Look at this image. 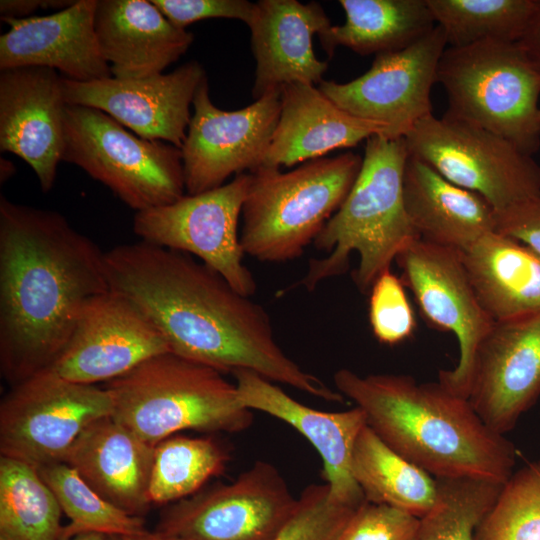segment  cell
Returning a JSON list of instances; mask_svg holds the SVG:
<instances>
[{"label":"cell","instance_id":"obj_25","mask_svg":"<svg viewBox=\"0 0 540 540\" xmlns=\"http://www.w3.org/2000/svg\"><path fill=\"white\" fill-rule=\"evenodd\" d=\"M154 449L107 416L79 435L63 462L107 501L141 517L151 505L148 489Z\"/></svg>","mask_w":540,"mask_h":540},{"label":"cell","instance_id":"obj_47","mask_svg":"<svg viewBox=\"0 0 540 540\" xmlns=\"http://www.w3.org/2000/svg\"><path fill=\"white\" fill-rule=\"evenodd\" d=\"M0 540H3V539H0Z\"/></svg>","mask_w":540,"mask_h":540},{"label":"cell","instance_id":"obj_40","mask_svg":"<svg viewBox=\"0 0 540 540\" xmlns=\"http://www.w3.org/2000/svg\"><path fill=\"white\" fill-rule=\"evenodd\" d=\"M496 231L522 242L540 255V195L496 213Z\"/></svg>","mask_w":540,"mask_h":540},{"label":"cell","instance_id":"obj_10","mask_svg":"<svg viewBox=\"0 0 540 540\" xmlns=\"http://www.w3.org/2000/svg\"><path fill=\"white\" fill-rule=\"evenodd\" d=\"M106 388L69 381L47 368L13 385L0 405L1 456L34 468L63 462L79 435L113 415Z\"/></svg>","mask_w":540,"mask_h":540},{"label":"cell","instance_id":"obj_3","mask_svg":"<svg viewBox=\"0 0 540 540\" xmlns=\"http://www.w3.org/2000/svg\"><path fill=\"white\" fill-rule=\"evenodd\" d=\"M333 380L383 442L434 478L504 484L513 474L514 444L489 428L468 398L439 380L418 382L394 373L362 376L347 368L336 371Z\"/></svg>","mask_w":540,"mask_h":540},{"label":"cell","instance_id":"obj_38","mask_svg":"<svg viewBox=\"0 0 540 540\" xmlns=\"http://www.w3.org/2000/svg\"><path fill=\"white\" fill-rule=\"evenodd\" d=\"M420 517L394 506L364 501L341 540H419Z\"/></svg>","mask_w":540,"mask_h":540},{"label":"cell","instance_id":"obj_7","mask_svg":"<svg viewBox=\"0 0 540 540\" xmlns=\"http://www.w3.org/2000/svg\"><path fill=\"white\" fill-rule=\"evenodd\" d=\"M437 82L446 114L486 129L533 156L540 148V74L519 42L447 47Z\"/></svg>","mask_w":540,"mask_h":540},{"label":"cell","instance_id":"obj_41","mask_svg":"<svg viewBox=\"0 0 540 540\" xmlns=\"http://www.w3.org/2000/svg\"><path fill=\"white\" fill-rule=\"evenodd\" d=\"M74 1L62 0H1L0 16L4 19H22L34 16L39 8L64 9Z\"/></svg>","mask_w":540,"mask_h":540},{"label":"cell","instance_id":"obj_11","mask_svg":"<svg viewBox=\"0 0 540 540\" xmlns=\"http://www.w3.org/2000/svg\"><path fill=\"white\" fill-rule=\"evenodd\" d=\"M250 184L251 174L242 173L215 189L135 212L133 232L142 241L196 257L239 293L251 297L257 284L243 264L238 235L239 216Z\"/></svg>","mask_w":540,"mask_h":540},{"label":"cell","instance_id":"obj_15","mask_svg":"<svg viewBox=\"0 0 540 540\" xmlns=\"http://www.w3.org/2000/svg\"><path fill=\"white\" fill-rule=\"evenodd\" d=\"M447 47L436 25L412 45L376 55L369 70L356 79L323 80L319 89L344 111L387 127L389 138L405 137L432 114L431 91Z\"/></svg>","mask_w":540,"mask_h":540},{"label":"cell","instance_id":"obj_36","mask_svg":"<svg viewBox=\"0 0 540 540\" xmlns=\"http://www.w3.org/2000/svg\"><path fill=\"white\" fill-rule=\"evenodd\" d=\"M356 509L333 499L326 483L309 485L298 497L289 522L272 540H341Z\"/></svg>","mask_w":540,"mask_h":540},{"label":"cell","instance_id":"obj_18","mask_svg":"<svg viewBox=\"0 0 540 540\" xmlns=\"http://www.w3.org/2000/svg\"><path fill=\"white\" fill-rule=\"evenodd\" d=\"M540 396V311L493 322L473 364L468 400L505 435Z\"/></svg>","mask_w":540,"mask_h":540},{"label":"cell","instance_id":"obj_46","mask_svg":"<svg viewBox=\"0 0 540 540\" xmlns=\"http://www.w3.org/2000/svg\"><path fill=\"white\" fill-rule=\"evenodd\" d=\"M539 121H540V112H539Z\"/></svg>","mask_w":540,"mask_h":540},{"label":"cell","instance_id":"obj_23","mask_svg":"<svg viewBox=\"0 0 540 540\" xmlns=\"http://www.w3.org/2000/svg\"><path fill=\"white\" fill-rule=\"evenodd\" d=\"M95 31L111 75L120 79L162 74L194 40L151 0H97Z\"/></svg>","mask_w":540,"mask_h":540},{"label":"cell","instance_id":"obj_44","mask_svg":"<svg viewBox=\"0 0 540 540\" xmlns=\"http://www.w3.org/2000/svg\"><path fill=\"white\" fill-rule=\"evenodd\" d=\"M0 179L1 182L7 181L15 173L14 165L11 161L1 157L0 160Z\"/></svg>","mask_w":540,"mask_h":540},{"label":"cell","instance_id":"obj_8","mask_svg":"<svg viewBox=\"0 0 540 540\" xmlns=\"http://www.w3.org/2000/svg\"><path fill=\"white\" fill-rule=\"evenodd\" d=\"M63 161L80 167L135 212L184 196L180 148L141 138L92 107L67 106Z\"/></svg>","mask_w":540,"mask_h":540},{"label":"cell","instance_id":"obj_22","mask_svg":"<svg viewBox=\"0 0 540 540\" xmlns=\"http://www.w3.org/2000/svg\"><path fill=\"white\" fill-rule=\"evenodd\" d=\"M330 26L325 10L315 1L256 2L248 26L256 60L252 97L257 100L291 83L320 84L328 63L315 56L312 39Z\"/></svg>","mask_w":540,"mask_h":540},{"label":"cell","instance_id":"obj_1","mask_svg":"<svg viewBox=\"0 0 540 540\" xmlns=\"http://www.w3.org/2000/svg\"><path fill=\"white\" fill-rule=\"evenodd\" d=\"M109 289L133 303L170 352L222 373L252 371L328 402L345 397L279 346L270 316L196 257L142 240L105 251Z\"/></svg>","mask_w":540,"mask_h":540},{"label":"cell","instance_id":"obj_21","mask_svg":"<svg viewBox=\"0 0 540 540\" xmlns=\"http://www.w3.org/2000/svg\"><path fill=\"white\" fill-rule=\"evenodd\" d=\"M96 6L76 0L49 15L2 20L9 29L0 36V70L46 67L78 82L112 76L96 36Z\"/></svg>","mask_w":540,"mask_h":540},{"label":"cell","instance_id":"obj_29","mask_svg":"<svg viewBox=\"0 0 540 540\" xmlns=\"http://www.w3.org/2000/svg\"><path fill=\"white\" fill-rule=\"evenodd\" d=\"M352 474L368 502L422 517L436 501V478L390 448L367 424L354 446Z\"/></svg>","mask_w":540,"mask_h":540},{"label":"cell","instance_id":"obj_31","mask_svg":"<svg viewBox=\"0 0 540 540\" xmlns=\"http://www.w3.org/2000/svg\"><path fill=\"white\" fill-rule=\"evenodd\" d=\"M228 452L213 438L170 436L157 445L148 495L151 504L177 502L223 472Z\"/></svg>","mask_w":540,"mask_h":540},{"label":"cell","instance_id":"obj_37","mask_svg":"<svg viewBox=\"0 0 540 540\" xmlns=\"http://www.w3.org/2000/svg\"><path fill=\"white\" fill-rule=\"evenodd\" d=\"M369 293V323L375 338L386 345L410 338L416 319L401 277L387 270L375 280Z\"/></svg>","mask_w":540,"mask_h":540},{"label":"cell","instance_id":"obj_32","mask_svg":"<svg viewBox=\"0 0 540 540\" xmlns=\"http://www.w3.org/2000/svg\"><path fill=\"white\" fill-rule=\"evenodd\" d=\"M448 47L482 41L519 42L535 0H426Z\"/></svg>","mask_w":540,"mask_h":540},{"label":"cell","instance_id":"obj_17","mask_svg":"<svg viewBox=\"0 0 540 540\" xmlns=\"http://www.w3.org/2000/svg\"><path fill=\"white\" fill-rule=\"evenodd\" d=\"M205 77L204 68L193 60L172 72L141 79L110 76L78 82L63 78V88L68 105L101 110L141 138L181 149L190 108Z\"/></svg>","mask_w":540,"mask_h":540},{"label":"cell","instance_id":"obj_24","mask_svg":"<svg viewBox=\"0 0 540 540\" xmlns=\"http://www.w3.org/2000/svg\"><path fill=\"white\" fill-rule=\"evenodd\" d=\"M374 135L388 137L384 125L344 111L315 85L281 88V111L262 166L280 168L356 146Z\"/></svg>","mask_w":540,"mask_h":540},{"label":"cell","instance_id":"obj_34","mask_svg":"<svg viewBox=\"0 0 540 540\" xmlns=\"http://www.w3.org/2000/svg\"><path fill=\"white\" fill-rule=\"evenodd\" d=\"M437 480L433 507L422 517L419 540H476L477 527L503 484L474 478Z\"/></svg>","mask_w":540,"mask_h":540},{"label":"cell","instance_id":"obj_4","mask_svg":"<svg viewBox=\"0 0 540 540\" xmlns=\"http://www.w3.org/2000/svg\"><path fill=\"white\" fill-rule=\"evenodd\" d=\"M408 157L404 137L374 135L366 140L362 165L350 192L313 242L327 255L309 263L300 282L307 290L344 274L351 254L356 252L359 264L353 279L361 292L368 293L375 280L390 270L397 255L419 238L404 204Z\"/></svg>","mask_w":540,"mask_h":540},{"label":"cell","instance_id":"obj_45","mask_svg":"<svg viewBox=\"0 0 540 540\" xmlns=\"http://www.w3.org/2000/svg\"><path fill=\"white\" fill-rule=\"evenodd\" d=\"M106 538H107L106 535H103L100 533L89 532V533L78 534L74 536L73 538H71L70 540H106Z\"/></svg>","mask_w":540,"mask_h":540},{"label":"cell","instance_id":"obj_26","mask_svg":"<svg viewBox=\"0 0 540 540\" xmlns=\"http://www.w3.org/2000/svg\"><path fill=\"white\" fill-rule=\"evenodd\" d=\"M403 194L410 223L424 241L462 252L496 230V212L483 197L410 154Z\"/></svg>","mask_w":540,"mask_h":540},{"label":"cell","instance_id":"obj_19","mask_svg":"<svg viewBox=\"0 0 540 540\" xmlns=\"http://www.w3.org/2000/svg\"><path fill=\"white\" fill-rule=\"evenodd\" d=\"M0 71V150L26 162L48 192L65 151L63 77L37 66Z\"/></svg>","mask_w":540,"mask_h":540},{"label":"cell","instance_id":"obj_28","mask_svg":"<svg viewBox=\"0 0 540 540\" xmlns=\"http://www.w3.org/2000/svg\"><path fill=\"white\" fill-rule=\"evenodd\" d=\"M346 20L318 34L332 56L344 46L360 55L404 49L434 29L436 22L426 0H340Z\"/></svg>","mask_w":540,"mask_h":540},{"label":"cell","instance_id":"obj_16","mask_svg":"<svg viewBox=\"0 0 540 540\" xmlns=\"http://www.w3.org/2000/svg\"><path fill=\"white\" fill-rule=\"evenodd\" d=\"M166 352L169 346L154 324L128 299L108 290L86 302L50 368L69 381L95 385Z\"/></svg>","mask_w":540,"mask_h":540},{"label":"cell","instance_id":"obj_43","mask_svg":"<svg viewBox=\"0 0 540 540\" xmlns=\"http://www.w3.org/2000/svg\"><path fill=\"white\" fill-rule=\"evenodd\" d=\"M106 540H179L159 529L148 531L147 529L137 534L110 535Z\"/></svg>","mask_w":540,"mask_h":540},{"label":"cell","instance_id":"obj_33","mask_svg":"<svg viewBox=\"0 0 540 540\" xmlns=\"http://www.w3.org/2000/svg\"><path fill=\"white\" fill-rule=\"evenodd\" d=\"M37 471L70 519L62 528L60 540H70L89 532L110 536L146 530L142 517L129 514L100 496L68 464L55 462L43 465Z\"/></svg>","mask_w":540,"mask_h":540},{"label":"cell","instance_id":"obj_14","mask_svg":"<svg viewBox=\"0 0 540 540\" xmlns=\"http://www.w3.org/2000/svg\"><path fill=\"white\" fill-rule=\"evenodd\" d=\"M181 148L185 189L190 195L225 184L232 174L262 166L281 111V90L252 104L225 111L211 101L208 80L200 83Z\"/></svg>","mask_w":540,"mask_h":540},{"label":"cell","instance_id":"obj_30","mask_svg":"<svg viewBox=\"0 0 540 540\" xmlns=\"http://www.w3.org/2000/svg\"><path fill=\"white\" fill-rule=\"evenodd\" d=\"M62 513L36 468L0 456V539L60 540Z\"/></svg>","mask_w":540,"mask_h":540},{"label":"cell","instance_id":"obj_12","mask_svg":"<svg viewBox=\"0 0 540 540\" xmlns=\"http://www.w3.org/2000/svg\"><path fill=\"white\" fill-rule=\"evenodd\" d=\"M297 505L277 468L257 461L230 483L175 502L157 529L179 540H272Z\"/></svg>","mask_w":540,"mask_h":540},{"label":"cell","instance_id":"obj_27","mask_svg":"<svg viewBox=\"0 0 540 540\" xmlns=\"http://www.w3.org/2000/svg\"><path fill=\"white\" fill-rule=\"evenodd\" d=\"M478 300L494 321L540 311V255L492 231L461 252Z\"/></svg>","mask_w":540,"mask_h":540},{"label":"cell","instance_id":"obj_42","mask_svg":"<svg viewBox=\"0 0 540 540\" xmlns=\"http://www.w3.org/2000/svg\"><path fill=\"white\" fill-rule=\"evenodd\" d=\"M519 43L540 74V0H535L533 13Z\"/></svg>","mask_w":540,"mask_h":540},{"label":"cell","instance_id":"obj_5","mask_svg":"<svg viewBox=\"0 0 540 540\" xmlns=\"http://www.w3.org/2000/svg\"><path fill=\"white\" fill-rule=\"evenodd\" d=\"M104 388L112 417L152 446L179 431L237 433L253 422L224 373L173 352L145 360Z\"/></svg>","mask_w":540,"mask_h":540},{"label":"cell","instance_id":"obj_20","mask_svg":"<svg viewBox=\"0 0 540 540\" xmlns=\"http://www.w3.org/2000/svg\"><path fill=\"white\" fill-rule=\"evenodd\" d=\"M232 375L240 403L284 421L304 436L322 459L330 496L358 508L365 498L352 474V457L358 435L367 424L363 410L358 406L340 412L317 410L252 371L237 370Z\"/></svg>","mask_w":540,"mask_h":540},{"label":"cell","instance_id":"obj_35","mask_svg":"<svg viewBox=\"0 0 540 540\" xmlns=\"http://www.w3.org/2000/svg\"><path fill=\"white\" fill-rule=\"evenodd\" d=\"M476 540H540V460L510 476L477 527Z\"/></svg>","mask_w":540,"mask_h":540},{"label":"cell","instance_id":"obj_6","mask_svg":"<svg viewBox=\"0 0 540 540\" xmlns=\"http://www.w3.org/2000/svg\"><path fill=\"white\" fill-rule=\"evenodd\" d=\"M361 165L360 155L346 152L289 172L265 166L251 172L242 208L244 254L270 263L300 257L343 204Z\"/></svg>","mask_w":540,"mask_h":540},{"label":"cell","instance_id":"obj_13","mask_svg":"<svg viewBox=\"0 0 540 540\" xmlns=\"http://www.w3.org/2000/svg\"><path fill=\"white\" fill-rule=\"evenodd\" d=\"M395 262L426 322L456 337L458 363L451 370H441L438 380L468 398L477 349L494 321L478 300L461 252L418 238L397 255Z\"/></svg>","mask_w":540,"mask_h":540},{"label":"cell","instance_id":"obj_2","mask_svg":"<svg viewBox=\"0 0 540 540\" xmlns=\"http://www.w3.org/2000/svg\"><path fill=\"white\" fill-rule=\"evenodd\" d=\"M105 252L59 212L0 197V369L15 385L50 368L86 302L109 289Z\"/></svg>","mask_w":540,"mask_h":540},{"label":"cell","instance_id":"obj_39","mask_svg":"<svg viewBox=\"0 0 540 540\" xmlns=\"http://www.w3.org/2000/svg\"><path fill=\"white\" fill-rule=\"evenodd\" d=\"M176 27L186 29L194 22L209 18L236 19L250 25L256 3L247 0H151Z\"/></svg>","mask_w":540,"mask_h":540},{"label":"cell","instance_id":"obj_9","mask_svg":"<svg viewBox=\"0 0 540 540\" xmlns=\"http://www.w3.org/2000/svg\"><path fill=\"white\" fill-rule=\"evenodd\" d=\"M409 154L499 213L540 195V165L508 140L444 114L422 119L404 137Z\"/></svg>","mask_w":540,"mask_h":540}]
</instances>
